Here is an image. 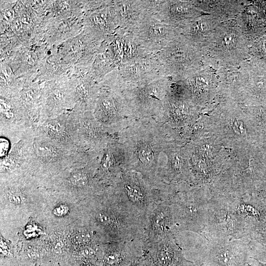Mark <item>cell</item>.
<instances>
[{"label":"cell","instance_id":"cell-1","mask_svg":"<svg viewBox=\"0 0 266 266\" xmlns=\"http://www.w3.org/2000/svg\"><path fill=\"white\" fill-rule=\"evenodd\" d=\"M167 125L151 118L137 119L117 135L127 157L129 170L156 179L159 160L168 143Z\"/></svg>","mask_w":266,"mask_h":266},{"label":"cell","instance_id":"cell-8","mask_svg":"<svg viewBox=\"0 0 266 266\" xmlns=\"http://www.w3.org/2000/svg\"><path fill=\"white\" fill-rule=\"evenodd\" d=\"M209 199L194 190L177 191L170 200L176 234L190 231L201 234L208 223Z\"/></svg>","mask_w":266,"mask_h":266},{"label":"cell","instance_id":"cell-2","mask_svg":"<svg viewBox=\"0 0 266 266\" xmlns=\"http://www.w3.org/2000/svg\"><path fill=\"white\" fill-rule=\"evenodd\" d=\"M110 189L132 212L145 220L155 204L168 202L171 197L169 185L152 182L133 170L125 171Z\"/></svg>","mask_w":266,"mask_h":266},{"label":"cell","instance_id":"cell-25","mask_svg":"<svg viewBox=\"0 0 266 266\" xmlns=\"http://www.w3.org/2000/svg\"><path fill=\"white\" fill-rule=\"evenodd\" d=\"M111 5L91 13L88 17L87 24L92 36L98 40L113 35L118 29L110 9Z\"/></svg>","mask_w":266,"mask_h":266},{"label":"cell","instance_id":"cell-24","mask_svg":"<svg viewBox=\"0 0 266 266\" xmlns=\"http://www.w3.org/2000/svg\"><path fill=\"white\" fill-rule=\"evenodd\" d=\"M194 4L204 13L212 15L222 22L236 18L244 10V1L193 0Z\"/></svg>","mask_w":266,"mask_h":266},{"label":"cell","instance_id":"cell-13","mask_svg":"<svg viewBox=\"0 0 266 266\" xmlns=\"http://www.w3.org/2000/svg\"><path fill=\"white\" fill-rule=\"evenodd\" d=\"M98 158L96 176L105 186H111L129 170L126 151L117 136L108 142Z\"/></svg>","mask_w":266,"mask_h":266},{"label":"cell","instance_id":"cell-31","mask_svg":"<svg viewBox=\"0 0 266 266\" xmlns=\"http://www.w3.org/2000/svg\"><path fill=\"white\" fill-rule=\"evenodd\" d=\"M251 258L254 259V260H256L258 262V266H266V263H263L260 262L258 259H256L255 258H252V257H251ZM247 264H248V266H251V265H249L248 263Z\"/></svg>","mask_w":266,"mask_h":266},{"label":"cell","instance_id":"cell-15","mask_svg":"<svg viewBox=\"0 0 266 266\" xmlns=\"http://www.w3.org/2000/svg\"><path fill=\"white\" fill-rule=\"evenodd\" d=\"M1 98L0 132L11 141H17L29 130L33 127L19 100L11 97Z\"/></svg>","mask_w":266,"mask_h":266},{"label":"cell","instance_id":"cell-9","mask_svg":"<svg viewBox=\"0 0 266 266\" xmlns=\"http://www.w3.org/2000/svg\"><path fill=\"white\" fill-rule=\"evenodd\" d=\"M132 33L140 46L152 54L164 49L181 34L179 30L166 24L147 10Z\"/></svg>","mask_w":266,"mask_h":266},{"label":"cell","instance_id":"cell-14","mask_svg":"<svg viewBox=\"0 0 266 266\" xmlns=\"http://www.w3.org/2000/svg\"><path fill=\"white\" fill-rule=\"evenodd\" d=\"M74 110L82 149L88 153L98 156L108 142L116 136L105 131L96 119L92 112Z\"/></svg>","mask_w":266,"mask_h":266},{"label":"cell","instance_id":"cell-12","mask_svg":"<svg viewBox=\"0 0 266 266\" xmlns=\"http://www.w3.org/2000/svg\"><path fill=\"white\" fill-rule=\"evenodd\" d=\"M148 11L166 24L179 30L204 13L193 0H146Z\"/></svg>","mask_w":266,"mask_h":266},{"label":"cell","instance_id":"cell-22","mask_svg":"<svg viewBox=\"0 0 266 266\" xmlns=\"http://www.w3.org/2000/svg\"><path fill=\"white\" fill-rule=\"evenodd\" d=\"M113 37L114 44L111 53L116 68L152 54L140 46L131 32L118 29Z\"/></svg>","mask_w":266,"mask_h":266},{"label":"cell","instance_id":"cell-27","mask_svg":"<svg viewBox=\"0 0 266 266\" xmlns=\"http://www.w3.org/2000/svg\"><path fill=\"white\" fill-rule=\"evenodd\" d=\"M8 201L14 204H21L27 200V196L19 188L10 187L4 191Z\"/></svg>","mask_w":266,"mask_h":266},{"label":"cell","instance_id":"cell-6","mask_svg":"<svg viewBox=\"0 0 266 266\" xmlns=\"http://www.w3.org/2000/svg\"><path fill=\"white\" fill-rule=\"evenodd\" d=\"M27 156L25 168H54L68 167L88 154L71 151L42 134L35 127L27 133Z\"/></svg>","mask_w":266,"mask_h":266},{"label":"cell","instance_id":"cell-18","mask_svg":"<svg viewBox=\"0 0 266 266\" xmlns=\"http://www.w3.org/2000/svg\"><path fill=\"white\" fill-rule=\"evenodd\" d=\"M221 22L212 15L204 14L181 29L180 33L204 54Z\"/></svg>","mask_w":266,"mask_h":266},{"label":"cell","instance_id":"cell-19","mask_svg":"<svg viewBox=\"0 0 266 266\" xmlns=\"http://www.w3.org/2000/svg\"><path fill=\"white\" fill-rule=\"evenodd\" d=\"M163 152L166 153V160L164 163L159 164L156 178L165 183L181 188V184L188 180L189 177L181 151L173 150L167 143Z\"/></svg>","mask_w":266,"mask_h":266},{"label":"cell","instance_id":"cell-20","mask_svg":"<svg viewBox=\"0 0 266 266\" xmlns=\"http://www.w3.org/2000/svg\"><path fill=\"white\" fill-rule=\"evenodd\" d=\"M102 262L104 266H128L143 253L141 237L129 241H114L104 247Z\"/></svg>","mask_w":266,"mask_h":266},{"label":"cell","instance_id":"cell-21","mask_svg":"<svg viewBox=\"0 0 266 266\" xmlns=\"http://www.w3.org/2000/svg\"><path fill=\"white\" fill-rule=\"evenodd\" d=\"M143 251L156 266H175L186 259L174 233L155 243L143 246Z\"/></svg>","mask_w":266,"mask_h":266},{"label":"cell","instance_id":"cell-7","mask_svg":"<svg viewBox=\"0 0 266 266\" xmlns=\"http://www.w3.org/2000/svg\"><path fill=\"white\" fill-rule=\"evenodd\" d=\"M171 82L169 77L161 76L122 89L125 99L136 119H156L159 116L166 101Z\"/></svg>","mask_w":266,"mask_h":266},{"label":"cell","instance_id":"cell-30","mask_svg":"<svg viewBox=\"0 0 266 266\" xmlns=\"http://www.w3.org/2000/svg\"><path fill=\"white\" fill-rule=\"evenodd\" d=\"M69 212L68 206L65 204L57 205L53 210V214L57 217H63L66 216Z\"/></svg>","mask_w":266,"mask_h":266},{"label":"cell","instance_id":"cell-3","mask_svg":"<svg viewBox=\"0 0 266 266\" xmlns=\"http://www.w3.org/2000/svg\"><path fill=\"white\" fill-rule=\"evenodd\" d=\"M99 91L93 115L109 134L116 136L137 119L121 89L107 75L99 83Z\"/></svg>","mask_w":266,"mask_h":266},{"label":"cell","instance_id":"cell-23","mask_svg":"<svg viewBox=\"0 0 266 266\" xmlns=\"http://www.w3.org/2000/svg\"><path fill=\"white\" fill-rule=\"evenodd\" d=\"M110 9L118 28L131 32L147 12L145 0H114Z\"/></svg>","mask_w":266,"mask_h":266},{"label":"cell","instance_id":"cell-11","mask_svg":"<svg viewBox=\"0 0 266 266\" xmlns=\"http://www.w3.org/2000/svg\"><path fill=\"white\" fill-rule=\"evenodd\" d=\"M34 127L42 134L66 148L76 152L88 153L81 145L74 110L44 120Z\"/></svg>","mask_w":266,"mask_h":266},{"label":"cell","instance_id":"cell-28","mask_svg":"<svg viewBox=\"0 0 266 266\" xmlns=\"http://www.w3.org/2000/svg\"><path fill=\"white\" fill-rule=\"evenodd\" d=\"M128 266H156L150 257L143 251L140 256L133 260Z\"/></svg>","mask_w":266,"mask_h":266},{"label":"cell","instance_id":"cell-29","mask_svg":"<svg viewBox=\"0 0 266 266\" xmlns=\"http://www.w3.org/2000/svg\"><path fill=\"white\" fill-rule=\"evenodd\" d=\"M0 159L5 157L10 151L11 141L5 136L0 135Z\"/></svg>","mask_w":266,"mask_h":266},{"label":"cell","instance_id":"cell-17","mask_svg":"<svg viewBox=\"0 0 266 266\" xmlns=\"http://www.w3.org/2000/svg\"><path fill=\"white\" fill-rule=\"evenodd\" d=\"M176 234L170 202L155 204L146 216L142 239L146 246Z\"/></svg>","mask_w":266,"mask_h":266},{"label":"cell","instance_id":"cell-16","mask_svg":"<svg viewBox=\"0 0 266 266\" xmlns=\"http://www.w3.org/2000/svg\"><path fill=\"white\" fill-rule=\"evenodd\" d=\"M249 246L241 239L209 242L205 266H245Z\"/></svg>","mask_w":266,"mask_h":266},{"label":"cell","instance_id":"cell-10","mask_svg":"<svg viewBox=\"0 0 266 266\" xmlns=\"http://www.w3.org/2000/svg\"><path fill=\"white\" fill-rule=\"evenodd\" d=\"M108 75L122 90L166 76L154 54L122 65Z\"/></svg>","mask_w":266,"mask_h":266},{"label":"cell","instance_id":"cell-5","mask_svg":"<svg viewBox=\"0 0 266 266\" xmlns=\"http://www.w3.org/2000/svg\"><path fill=\"white\" fill-rule=\"evenodd\" d=\"M165 75L172 81L182 80L203 64L204 54L181 34L166 47L154 54Z\"/></svg>","mask_w":266,"mask_h":266},{"label":"cell","instance_id":"cell-4","mask_svg":"<svg viewBox=\"0 0 266 266\" xmlns=\"http://www.w3.org/2000/svg\"><path fill=\"white\" fill-rule=\"evenodd\" d=\"M248 54L247 37L235 19L220 24L204 53L220 67L239 66Z\"/></svg>","mask_w":266,"mask_h":266},{"label":"cell","instance_id":"cell-26","mask_svg":"<svg viewBox=\"0 0 266 266\" xmlns=\"http://www.w3.org/2000/svg\"><path fill=\"white\" fill-rule=\"evenodd\" d=\"M27 132L19 140L12 142L8 155L0 159L1 174L11 173L25 168L28 145Z\"/></svg>","mask_w":266,"mask_h":266}]
</instances>
